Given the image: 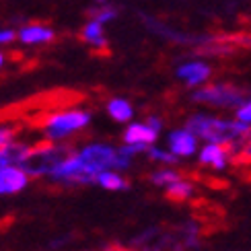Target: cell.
Listing matches in <instances>:
<instances>
[{"label": "cell", "mask_w": 251, "mask_h": 251, "mask_svg": "<svg viewBox=\"0 0 251 251\" xmlns=\"http://www.w3.org/2000/svg\"><path fill=\"white\" fill-rule=\"evenodd\" d=\"M76 154L95 177L101 171H124L132 165L130 156H126L120 149L107 142H91L87 146H82Z\"/></svg>", "instance_id": "obj_1"}, {"label": "cell", "mask_w": 251, "mask_h": 251, "mask_svg": "<svg viewBox=\"0 0 251 251\" xmlns=\"http://www.w3.org/2000/svg\"><path fill=\"white\" fill-rule=\"evenodd\" d=\"M192 99L196 103H204V105H212L218 109H239L249 99V93L228 82H214V85L196 89L192 93Z\"/></svg>", "instance_id": "obj_2"}, {"label": "cell", "mask_w": 251, "mask_h": 251, "mask_svg": "<svg viewBox=\"0 0 251 251\" xmlns=\"http://www.w3.org/2000/svg\"><path fill=\"white\" fill-rule=\"evenodd\" d=\"M91 122V113L82 109H64L58 111L54 116H50L44 124V134L50 142H60L70 138L72 134L78 130L87 128Z\"/></svg>", "instance_id": "obj_3"}, {"label": "cell", "mask_w": 251, "mask_h": 251, "mask_svg": "<svg viewBox=\"0 0 251 251\" xmlns=\"http://www.w3.org/2000/svg\"><path fill=\"white\" fill-rule=\"evenodd\" d=\"M48 177L51 181L62 183V185H89V183H95V179H97L85 167V163L80 161V156L76 152L68 154L64 161L58 163L56 169Z\"/></svg>", "instance_id": "obj_4"}, {"label": "cell", "mask_w": 251, "mask_h": 251, "mask_svg": "<svg viewBox=\"0 0 251 251\" xmlns=\"http://www.w3.org/2000/svg\"><path fill=\"white\" fill-rule=\"evenodd\" d=\"M70 152L66 151V146H44V149L39 151H33L31 149L27 161L23 163V169L29 177L31 175H50L51 171L56 169V165L62 163L66 159Z\"/></svg>", "instance_id": "obj_5"}, {"label": "cell", "mask_w": 251, "mask_h": 251, "mask_svg": "<svg viewBox=\"0 0 251 251\" xmlns=\"http://www.w3.org/2000/svg\"><path fill=\"white\" fill-rule=\"evenodd\" d=\"M140 21L144 23L146 29L152 31L154 35H159V37H163V39H167V41H171V44L192 46L194 50L206 46L208 41L212 39V35H192V33H183V31L175 29V27H169L167 23H163V21L154 19V17H151V15H144V13H140Z\"/></svg>", "instance_id": "obj_6"}, {"label": "cell", "mask_w": 251, "mask_h": 251, "mask_svg": "<svg viewBox=\"0 0 251 251\" xmlns=\"http://www.w3.org/2000/svg\"><path fill=\"white\" fill-rule=\"evenodd\" d=\"M177 78L183 80L187 87H200L210 78L212 68L210 64H206L204 60H185L177 66Z\"/></svg>", "instance_id": "obj_7"}, {"label": "cell", "mask_w": 251, "mask_h": 251, "mask_svg": "<svg viewBox=\"0 0 251 251\" xmlns=\"http://www.w3.org/2000/svg\"><path fill=\"white\" fill-rule=\"evenodd\" d=\"M202 165H210L214 171H225L226 165L233 161V152L226 144H216V142H206L200 154H198Z\"/></svg>", "instance_id": "obj_8"}, {"label": "cell", "mask_w": 251, "mask_h": 251, "mask_svg": "<svg viewBox=\"0 0 251 251\" xmlns=\"http://www.w3.org/2000/svg\"><path fill=\"white\" fill-rule=\"evenodd\" d=\"M167 144H169V151L179 159H187V156H194L198 152V136L187 128L173 130L167 138Z\"/></svg>", "instance_id": "obj_9"}, {"label": "cell", "mask_w": 251, "mask_h": 251, "mask_svg": "<svg viewBox=\"0 0 251 251\" xmlns=\"http://www.w3.org/2000/svg\"><path fill=\"white\" fill-rule=\"evenodd\" d=\"M29 183V175L21 167H0V196H13L23 192Z\"/></svg>", "instance_id": "obj_10"}, {"label": "cell", "mask_w": 251, "mask_h": 251, "mask_svg": "<svg viewBox=\"0 0 251 251\" xmlns=\"http://www.w3.org/2000/svg\"><path fill=\"white\" fill-rule=\"evenodd\" d=\"M17 37H19L21 44H25V46H39V44H50V41H54L56 33H54V29L48 27V25L29 23L17 31Z\"/></svg>", "instance_id": "obj_11"}, {"label": "cell", "mask_w": 251, "mask_h": 251, "mask_svg": "<svg viewBox=\"0 0 251 251\" xmlns=\"http://www.w3.org/2000/svg\"><path fill=\"white\" fill-rule=\"evenodd\" d=\"M159 138V132H154L146 122H132L124 130V144H149L152 146Z\"/></svg>", "instance_id": "obj_12"}, {"label": "cell", "mask_w": 251, "mask_h": 251, "mask_svg": "<svg viewBox=\"0 0 251 251\" xmlns=\"http://www.w3.org/2000/svg\"><path fill=\"white\" fill-rule=\"evenodd\" d=\"M31 152V146L25 142H10L0 149V167H23L27 156Z\"/></svg>", "instance_id": "obj_13"}, {"label": "cell", "mask_w": 251, "mask_h": 251, "mask_svg": "<svg viewBox=\"0 0 251 251\" xmlns=\"http://www.w3.org/2000/svg\"><path fill=\"white\" fill-rule=\"evenodd\" d=\"M107 113H109V118L113 122H118V124H128L132 118H134V107H132V103L130 101H126L122 97H113L109 99L107 103Z\"/></svg>", "instance_id": "obj_14"}, {"label": "cell", "mask_w": 251, "mask_h": 251, "mask_svg": "<svg viewBox=\"0 0 251 251\" xmlns=\"http://www.w3.org/2000/svg\"><path fill=\"white\" fill-rule=\"evenodd\" d=\"M80 37L87 41L89 46L97 48V50H105L107 48V39H105V33H103V25L99 21H89V23L82 27L80 31Z\"/></svg>", "instance_id": "obj_15"}, {"label": "cell", "mask_w": 251, "mask_h": 251, "mask_svg": "<svg viewBox=\"0 0 251 251\" xmlns=\"http://www.w3.org/2000/svg\"><path fill=\"white\" fill-rule=\"evenodd\" d=\"M95 183L103 190H109V192H124L128 190V179L120 173V171H101L97 175Z\"/></svg>", "instance_id": "obj_16"}, {"label": "cell", "mask_w": 251, "mask_h": 251, "mask_svg": "<svg viewBox=\"0 0 251 251\" xmlns=\"http://www.w3.org/2000/svg\"><path fill=\"white\" fill-rule=\"evenodd\" d=\"M179 179H183V177L177 173L175 169H169V167H163V169H156L151 173V183H154L156 187H169L173 183H177Z\"/></svg>", "instance_id": "obj_17"}, {"label": "cell", "mask_w": 251, "mask_h": 251, "mask_svg": "<svg viewBox=\"0 0 251 251\" xmlns=\"http://www.w3.org/2000/svg\"><path fill=\"white\" fill-rule=\"evenodd\" d=\"M120 15V8L118 6H113V4H95V6H91L89 8V17L93 21H99L101 25H105L109 23V21H113Z\"/></svg>", "instance_id": "obj_18"}, {"label": "cell", "mask_w": 251, "mask_h": 251, "mask_svg": "<svg viewBox=\"0 0 251 251\" xmlns=\"http://www.w3.org/2000/svg\"><path fill=\"white\" fill-rule=\"evenodd\" d=\"M194 185L190 181H185V179H179L177 183L169 185L167 187V196L171 198V200L175 202H185V200H190V198L194 196Z\"/></svg>", "instance_id": "obj_19"}, {"label": "cell", "mask_w": 251, "mask_h": 251, "mask_svg": "<svg viewBox=\"0 0 251 251\" xmlns=\"http://www.w3.org/2000/svg\"><path fill=\"white\" fill-rule=\"evenodd\" d=\"M146 156L152 161H159L163 165H175L179 161V156H175L171 151H163V149H156V146H149V151H146Z\"/></svg>", "instance_id": "obj_20"}, {"label": "cell", "mask_w": 251, "mask_h": 251, "mask_svg": "<svg viewBox=\"0 0 251 251\" xmlns=\"http://www.w3.org/2000/svg\"><path fill=\"white\" fill-rule=\"evenodd\" d=\"M235 120H239V122H243V124H249V126H251V97H249L239 109H235Z\"/></svg>", "instance_id": "obj_21"}, {"label": "cell", "mask_w": 251, "mask_h": 251, "mask_svg": "<svg viewBox=\"0 0 251 251\" xmlns=\"http://www.w3.org/2000/svg\"><path fill=\"white\" fill-rule=\"evenodd\" d=\"M15 126H0V149L15 140Z\"/></svg>", "instance_id": "obj_22"}, {"label": "cell", "mask_w": 251, "mask_h": 251, "mask_svg": "<svg viewBox=\"0 0 251 251\" xmlns=\"http://www.w3.org/2000/svg\"><path fill=\"white\" fill-rule=\"evenodd\" d=\"M15 37H17V33H15L13 29H0V46H2V44H10Z\"/></svg>", "instance_id": "obj_23"}, {"label": "cell", "mask_w": 251, "mask_h": 251, "mask_svg": "<svg viewBox=\"0 0 251 251\" xmlns=\"http://www.w3.org/2000/svg\"><path fill=\"white\" fill-rule=\"evenodd\" d=\"M146 124L151 126V128L154 130V132H159L161 134V130H163V122L156 118V116H151V118H146Z\"/></svg>", "instance_id": "obj_24"}, {"label": "cell", "mask_w": 251, "mask_h": 251, "mask_svg": "<svg viewBox=\"0 0 251 251\" xmlns=\"http://www.w3.org/2000/svg\"><path fill=\"white\" fill-rule=\"evenodd\" d=\"M2 66H4V54L0 51V68H2Z\"/></svg>", "instance_id": "obj_25"}]
</instances>
